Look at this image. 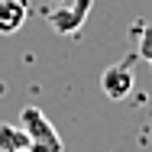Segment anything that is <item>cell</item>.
Returning <instances> with one entry per match:
<instances>
[{
  "label": "cell",
  "instance_id": "6da1fadb",
  "mask_svg": "<svg viewBox=\"0 0 152 152\" xmlns=\"http://www.w3.org/2000/svg\"><path fill=\"white\" fill-rule=\"evenodd\" d=\"M20 126L26 129V136H29V142H32L29 152H65L58 129L52 126V120L39 107H26L20 113Z\"/></svg>",
  "mask_w": 152,
  "mask_h": 152
},
{
  "label": "cell",
  "instance_id": "7a4b0ae2",
  "mask_svg": "<svg viewBox=\"0 0 152 152\" xmlns=\"http://www.w3.org/2000/svg\"><path fill=\"white\" fill-rule=\"evenodd\" d=\"M133 84H136V75H133L129 61H117L100 75V88H104V94L110 100H126L133 94Z\"/></svg>",
  "mask_w": 152,
  "mask_h": 152
},
{
  "label": "cell",
  "instance_id": "3957f363",
  "mask_svg": "<svg viewBox=\"0 0 152 152\" xmlns=\"http://www.w3.org/2000/svg\"><path fill=\"white\" fill-rule=\"evenodd\" d=\"M91 3L94 0H75L71 7L52 10V13H49V23L55 26V32L71 36V32H78L81 26H84V20H88V13H91Z\"/></svg>",
  "mask_w": 152,
  "mask_h": 152
},
{
  "label": "cell",
  "instance_id": "277c9868",
  "mask_svg": "<svg viewBox=\"0 0 152 152\" xmlns=\"http://www.w3.org/2000/svg\"><path fill=\"white\" fill-rule=\"evenodd\" d=\"M29 20V0H0V36L16 32Z\"/></svg>",
  "mask_w": 152,
  "mask_h": 152
},
{
  "label": "cell",
  "instance_id": "5b68a950",
  "mask_svg": "<svg viewBox=\"0 0 152 152\" xmlns=\"http://www.w3.org/2000/svg\"><path fill=\"white\" fill-rule=\"evenodd\" d=\"M29 149H32V142L23 126L0 123V152H29Z\"/></svg>",
  "mask_w": 152,
  "mask_h": 152
},
{
  "label": "cell",
  "instance_id": "8992f818",
  "mask_svg": "<svg viewBox=\"0 0 152 152\" xmlns=\"http://www.w3.org/2000/svg\"><path fill=\"white\" fill-rule=\"evenodd\" d=\"M133 32H136V55L152 65V26H142L139 23Z\"/></svg>",
  "mask_w": 152,
  "mask_h": 152
}]
</instances>
